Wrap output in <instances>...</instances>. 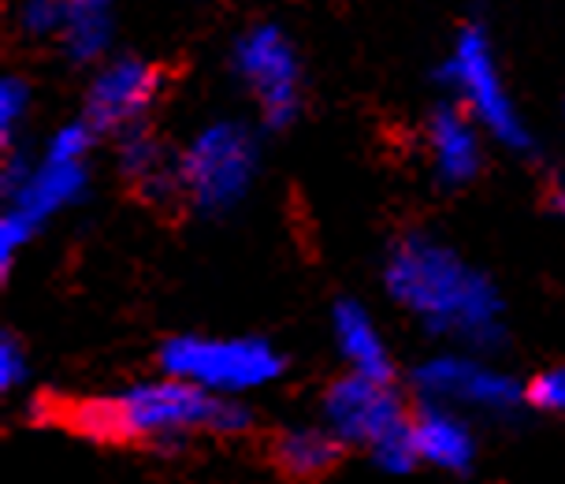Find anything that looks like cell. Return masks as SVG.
<instances>
[{
	"label": "cell",
	"instance_id": "cell-18",
	"mask_svg": "<svg viewBox=\"0 0 565 484\" xmlns=\"http://www.w3.org/2000/svg\"><path fill=\"white\" fill-rule=\"evenodd\" d=\"M369 455H372V462H376V470L391 473V477H406V473L417 470V462H420L409 425H402L395 432H387L383 440H376L369 448Z\"/></svg>",
	"mask_w": 565,
	"mask_h": 484
},
{
	"label": "cell",
	"instance_id": "cell-12",
	"mask_svg": "<svg viewBox=\"0 0 565 484\" xmlns=\"http://www.w3.org/2000/svg\"><path fill=\"white\" fill-rule=\"evenodd\" d=\"M409 432L420 462L443 473H466L477 459V436L447 402H424L417 418H409Z\"/></svg>",
	"mask_w": 565,
	"mask_h": 484
},
{
	"label": "cell",
	"instance_id": "cell-2",
	"mask_svg": "<svg viewBox=\"0 0 565 484\" xmlns=\"http://www.w3.org/2000/svg\"><path fill=\"white\" fill-rule=\"evenodd\" d=\"M78 432L105 443H153V448H175L190 432H242L249 429V410L238 396H212V391L190 385V380L168 377L153 385H135L105 399L78 402L71 413Z\"/></svg>",
	"mask_w": 565,
	"mask_h": 484
},
{
	"label": "cell",
	"instance_id": "cell-1",
	"mask_svg": "<svg viewBox=\"0 0 565 484\" xmlns=\"http://www.w3.org/2000/svg\"><path fill=\"white\" fill-rule=\"evenodd\" d=\"M383 284L402 309L420 320L428 336L454 339L483 355L507 343L502 295L491 276L424 231L395 242L383 269Z\"/></svg>",
	"mask_w": 565,
	"mask_h": 484
},
{
	"label": "cell",
	"instance_id": "cell-14",
	"mask_svg": "<svg viewBox=\"0 0 565 484\" xmlns=\"http://www.w3.org/2000/svg\"><path fill=\"white\" fill-rule=\"evenodd\" d=\"M119 168L138 183V190L149 201L164 206V201L183 194V179H179V165H171L164 146L146 127H130L119 135Z\"/></svg>",
	"mask_w": 565,
	"mask_h": 484
},
{
	"label": "cell",
	"instance_id": "cell-7",
	"mask_svg": "<svg viewBox=\"0 0 565 484\" xmlns=\"http://www.w3.org/2000/svg\"><path fill=\"white\" fill-rule=\"evenodd\" d=\"M413 388L424 402H447V407H469L510 418L529 396L507 372L469 355H436L413 369Z\"/></svg>",
	"mask_w": 565,
	"mask_h": 484
},
{
	"label": "cell",
	"instance_id": "cell-10",
	"mask_svg": "<svg viewBox=\"0 0 565 484\" xmlns=\"http://www.w3.org/2000/svg\"><path fill=\"white\" fill-rule=\"evenodd\" d=\"M86 183H89L86 160H56L42 154L30 183L15 198H8V213H15L38 231L53 213L75 206L86 194Z\"/></svg>",
	"mask_w": 565,
	"mask_h": 484
},
{
	"label": "cell",
	"instance_id": "cell-5",
	"mask_svg": "<svg viewBox=\"0 0 565 484\" xmlns=\"http://www.w3.org/2000/svg\"><path fill=\"white\" fill-rule=\"evenodd\" d=\"M439 78L458 90L466 113L510 149H532V135L510 101L502 75L494 67L491 45L480 27H466L454 42V53L439 64Z\"/></svg>",
	"mask_w": 565,
	"mask_h": 484
},
{
	"label": "cell",
	"instance_id": "cell-21",
	"mask_svg": "<svg viewBox=\"0 0 565 484\" xmlns=\"http://www.w3.org/2000/svg\"><path fill=\"white\" fill-rule=\"evenodd\" d=\"M26 377H30L26 350L19 347L15 336H4V339H0V388L15 391V388L26 385Z\"/></svg>",
	"mask_w": 565,
	"mask_h": 484
},
{
	"label": "cell",
	"instance_id": "cell-22",
	"mask_svg": "<svg viewBox=\"0 0 565 484\" xmlns=\"http://www.w3.org/2000/svg\"><path fill=\"white\" fill-rule=\"evenodd\" d=\"M34 160H30V154H23L15 146H8V157H4V165H0V190H4V198H15L19 190H23L30 183V176H34Z\"/></svg>",
	"mask_w": 565,
	"mask_h": 484
},
{
	"label": "cell",
	"instance_id": "cell-8",
	"mask_svg": "<svg viewBox=\"0 0 565 484\" xmlns=\"http://www.w3.org/2000/svg\"><path fill=\"white\" fill-rule=\"evenodd\" d=\"M320 418L342 443H361V448H372L387 432L409 425L402 396L391 388V380L365 377V372H347L335 380L320 402Z\"/></svg>",
	"mask_w": 565,
	"mask_h": 484
},
{
	"label": "cell",
	"instance_id": "cell-15",
	"mask_svg": "<svg viewBox=\"0 0 565 484\" xmlns=\"http://www.w3.org/2000/svg\"><path fill=\"white\" fill-rule=\"evenodd\" d=\"M342 448L347 443L328 425H298L276 440V459L290 477H324L328 470H335Z\"/></svg>",
	"mask_w": 565,
	"mask_h": 484
},
{
	"label": "cell",
	"instance_id": "cell-20",
	"mask_svg": "<svg viewBox=\"0 0 565 484\" xmlns=\"http://www.w3.org/2000/svg\"><path fill=\"white\" fill-rule=\"evenodd\" d=\"M529 402L543 413H565V366L543 369L529 388H524Z\"/></svg>",
	"mask_w": 565,
	"mask_h": 484
},
{
	"label": "cell",
	"instance_id": "cell-3",
	"mask_svg": "<svg viewBox=\"0 0 565 484\" xmlns=\"http://www.w3.org/2000/svg\"><path fill=\"white\" fill-rule=\"evenodd\" d=\"M260 168V143L242 119L201 127L179 157L183 194L201 217H227L246 201Z\"/></svg>",
	"mask_w": 565,
	"mask_h": 484
},
{
	"label": "cell",
	"instance_id": "cell-4",
	"mask_svg": "<svg viewBox=\"0 0 565 484\" xmlns=\"http://www.w3.org/2000/svg\"><path fill=\"white\" fill-rule=\"evenodd\" d=\"M160 369L168 377L212 391V396H242L282 377V355L257 336H175L160 347Z\"/></svg>",
	"mask_w": 565,
	"mask_h": 484
},
{
	"label": "cell",
	"instance_id": "cell-16",
	"mask_svg": "<svg viewBox=\"0 0 565 484\" xmlns=\"http://www.w3.org/2000/svg\"><path fill=\"white\" fill-rule=\"evenodd\" d=\"M60 45H64L71 64H94V60H100L113 49V12L67 15Z\"/></svg>",
	"mask_w": 565,
	"mask_h": 484
},
{
	"label": "cell",
	"instance_id": "cell-23",
	"mask_svg": "<svg viewBox=\"0 0 565 484\" xmlns=\"http://www.w3.org/2000/svg\"><path fill=\"white\" fill-rule=\"evenodd\" d=\"M83 12H113V0H67V15Z\"/></svg>",
	"mask_w": 565,
	"mask_h": 484
},
{
	"label": "cell",
	"instance_id": "cell-17",
	"mask_svg": "<svg viewBox=\"0 0 565 484\" xmlns=\"http://www.w3.org/2000/svg\"><path fill=\"white\" fill-rule=\"evenodd\" d=\"M12 23L26 42H60L67 27V0H12Z\"/></svg>",
	"mask_w": 565,
	"mask_h": 484
},
{
	"label": "cell",
	"instance_id": "cell-11",
	"mask_svg": "<svg viewBox=\"0 0 565 484\" xmlns=\"http://www.w3.org/2000/svg\"><path fill=\"white\" fill-rule=\"evenodd\" d=\"M428 154L443 187H466L480 176L483 149L472 116L454 105H439L428 119Z\"/></svg>",
	"mask_w": 565,
	"mask_h": 484
},
{
	"label": "cell",
	"instance_id": "cell-13",
	"mask_svg": "<svg viewBox=\"0 0 565 484\" xmlns=\"http://www.w3.org/2000/svg\"><path fill=\"white\" fill-rule=\"evenodd\" d=\"M331 332H335V347L342 361L350 366V372H365V377L376 380H395V361H391V350L383 343L376 320L361 302L342 298L331 309Z\"/></svg>",
	"mask_w": 565,
	"mask_h": 484
},
{
	"label": "cell",
	"instance_id": "cell-9",
	"mask_svg": "<svg viewBox=\"0 0 565 484\" xmlns=\"http://www.w3.org/2000/svg\"><path fill=\"white\" fill-rule=\"evenodd\" d=\"M160 94V75L138 56H116L86 90V119L97 135H124L138 127Z\"/></svg>",
	"mask_w": 565,
	"mask_h": 484
},
{
	"label": "cell",
	"instance_id": "cell-6",
	"mask_svg": "<svg viewBox=\"0 0 565 484\" xmlns=\"http://www.w3.org/2000/svg\"><path fill=\"white\" fill-rule=\"evenodd\" d=\"M235 72L246 78L268 127H290L301 113V64L279 27L260 23L235 42Z\"/></svg>",
	"mask_w": 565,
	"mask_h": 484
},
{
	"label": "cell",
	"instance_id": "cell-19",
	"mask_svg": "<svg viewBox=\"0 0 565 484\" xmlns=\"http://www.w3.org/2000/svg\"><path fill=\"white\" fill-rule=\"evenodd\" d=\"M30 108V86L19 75L0 78V135H4V146L19 143V127L26 119Z\"/></svg>",
	"mask_w": 565,
	"mask_h": 484
},
{
	"label": "cell",
	"instance_id": "cell-24",
	"mask_svg": "<svg viewBox=\"0 0 565 484\" xmlns=\"http://www.w3.org/2000/svg\"><path fill=\"white\" fill-rule=\"evenodd\" d=\"M551 209H554V213H558V217H565V183L554 187V194H551Z\"/></svg>",
	"mask_w": 565,
	"mask_h": 484
}]
</instances>
